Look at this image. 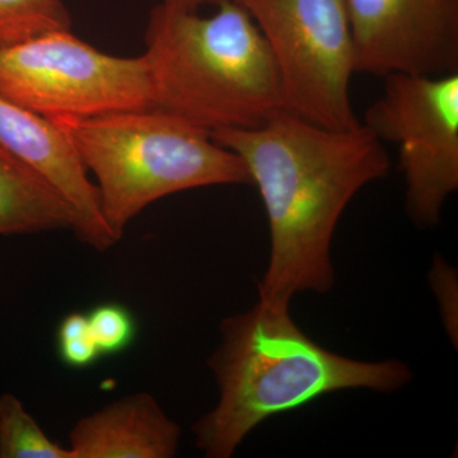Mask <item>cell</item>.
<instances>
[{"label": "cell", "instance_id": "6da1fadb", "mask_svg": "<svg viewBox=\"0 0 458 458\" xmlns=\"http://www.w3.org/2000/svg\"><path fill=\"white\" fill-rule=\"evenodd\" d=\"M210 134L242 159L267 210L270 256L260 301L289 306L297 293L331 291L337 223L352 198L390 170L382 140L364 123L331 129L291 111Z\"/></svg>", "mask_w": 458, "mask_h": 458}, {"label": "cell", "instance_id": "7a4b0ae2", "mask_svg": "<svg viewBox=\"0 0 458 458\" xmlns=\"http://www.w3.org/2000/svg\"><path fill=\"white\" fill-rule=\"evenodd\" d=\"M222 343L208 360L216 376V408L192 427L208 458H229L259 424L324 394L354 388L394 393L411 370L400 360L360 361L322 348L295 324L286 304L259 300L223 319Z\"/></svg>", "mask_w": 458, "mask_h": 458}, {"label": "cell", "instance_id": "3957f363", "mask_svg": "<svg viewBox=\"0 0 458 458\" xmlns=\"http://www.w3.org/2000/svg\"><path fill=\"white\" fill-rule=\"evenodd\" d=\"M199 11L156 5L146 31L155 108L208 131L251 129L286 110L284 84L260 30L233 0Z\"/></svg>", "mask_w": 458, "mask_h": 458}, {"label": "cell", "instance_id": "277c9868", "mask_svg": "<svg viewBox=\"0 0 458 458\" xmlns=\"http://www.w3.org/2000/svg\"><path fill=\"white\" fill-rule=\"evenodd\" d=\"M98 179L102 218L114 242L159 199L216 185L251 183L242 159L200 126L159 110L56 119Z\"/></svg>", "mask_w": 458, "mask_h": 458}, {"label": "cell", "instance_id": "5b68a950", "mask_svg": "<svg viewBox=\"0 0 458 458\" xmlns=\"http://www.w3.org/2000/svg\"><path fill=\"white\" fill-rule=\"evenodd\" d=\"M0 98L47 120L155 108L143 55H108L72 31L2 47Z\"/></svg>", "mask_w": 458, "mask_h": 458}, {"label": "cell", "instance_id": "8992f818", "mask_svg": "<svg viewBox=\"0 0 458 458\" xmlns=\"http://www.w3.org/2000/svg\"><path fill=\"white\" fill-rule=\"evenodd\" d=\"M260 30L286 110L331 129L360 125L351 101L354 50L345 0H233Z\"/></svg>", "mask_w": 458, "mask_h": 458}, {"label": "cell", "instance_id": "52a82bcc", "mask_svg": "<svg viewBox=\"0 0 458 458\" xmlns=\"http://www.w3.org/2000/svg\"><path fill=\"white\" fill-rule=\"evenodd\" d=\"M364 125L399 148L406 209L419 227H434L458 189V73L391 74Z\"/></svg>", "mask_w": 458, "mask_h": 458}, {"label": "cell", "instance_id": "ba28073f", "mask_svg": "<svg viewBox=\"0 0 458 458\" xmlns=\"http://www.w3.org/2000/svg\"><path fill=\"white\" fill-rule=\"evenodd\" d=\"M355 73H458V0H345Z\"/></svg>", "mask_w": 458, "mask_h": 458}, {"label": "cell", "instance_id": "9c48e42d", "mask_svg": "<svg viewBox=\"0 0 458 458\" xmlns=\"http://www.w3.org/2000/svg\"><path fill=\"white\" fill-rule=\"evenodd\" d=\"M0 146L49 182L80 216L82 242L106 251L114 241L102 218L98 188L65 132L51 120L0 98Z\"/></svg>", "mask_w": 458, "mask_h": 458}, {"label": "cell", "instance_id": "30bf717a", "mask_svg": "<svg viewBox=\"0 0 458 458\" xmlns=\"http://www.w3.org/2000/svg\"><path fill=\"white\" fill-rule=\"evenodd\" d=\"M181 429L155 397L129 394L77 421L69 445L74 458H171Z\"/></svg>", "mask_w": 458, "mask_h": 458}, {"label": "cell", "instance_id": "8fae6325", "mask_svg": "<svg viewBox=\"0 0 458 458\" xmlns=\"http://www.w3.org/2000/svg\"><path fill=\"white\" fill-rule=\"evenodd\" d=\"M57 229L78 237L80 216L38 172L0 146V236Z\"/></svg>", "mask_w": 458, "mask_h": 458}, {"label": "cell", "instance_id": "7c38bea8", "mask_svg": "<svg viewBox=\"0 0 458 458\" xmlns=\"http://www.w3.org/2000/svg\"><path fill=\"white\" fill-rule=\"evenodd\" d=\"M0 458H74L44 432L16 394H0Z\"/></svg>", "mask_w": 458, "mask_h": 458}, {"label": "cell", "instance_id": "4fadbf2b", "mask_svg": "<svg viewBox=\"0 0 458 458\" xmlns=\"http://www.w3.org/2000/svg\"><path fill=\"white\" fill-rule=\"evenodd\" d=\"M62 31H72L64 0H0V49Z\"/></svg>", "mask_w": 458, "mask_h": 458}, {"label": "cell", "instance_id": "5bb4252c", "mask_svg": "<svg viewBox=\"0 0 458 458\" xmlns=\"http://www.w3.org/2000/svg\"><path fill=\"white\" fill-rule=\"evenodd\" d=\"M87 316L102 357L128 351L137 339V319L123 304H98Z\"/></svg>", "mask_w": 458, "mask_h": 458}, {"label": "cell", "instance_id": "9a60e30c", "mask_svg": "<svg viewBox=\"0 0 458 458\" xmlns=\"http://www.w3.org/2000/svg\"><path fill=\"white\" fill-rule=\"evenodd\" d=\"M56 349L63 364L73 369H89L102 357L90 333L87 313L71 312L60 321Z\"/></svg>", "mask_w": 458, "mask_h": 458}, {"label": "cell", "instance_id": "2e32d148", "mask_svg": "<svg viewBox=\"0 0 458 458\" xmlns=\"http://www.w3.org/2000/svg\"><path fill=\"white\" fill-rule=\"evenodd\" d=\"M216 0H162L165 4L172 5V7L188 9V11H199L208 3H216Z\"/></svg>", "mask_w": 458, "mask_h": 458}]
</instances>
